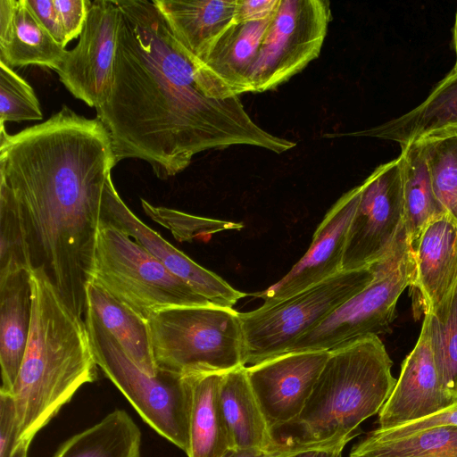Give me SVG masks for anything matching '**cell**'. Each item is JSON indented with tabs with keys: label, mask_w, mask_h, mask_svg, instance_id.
Masks as SVG:
<instances>
[{
	"label": "cell",
	"mask_w": 457,
	"mask_h": 457,
	"mask_svg": "<svg viewBox=\"0 0 457 457\" xmlns=\"http://www.w3.org/2000/svg\"><path fill=\"white\" fill-rule=\"evenodd\" d=\"M120 12L112 80L96 118L108 131L116 164L145 161L162 179L204 151L245 145L281 154L295 146L248 115L239 96L215 99L197 62L175 38L154 0H115Z\"/></svg>",
	"instance_id": "cell-1"
},
{
	"label": "cell",
	"mask_w": 457,
	"mask_h": 457,
	"mask_svg": "<svg viewBox=\"0 0 457 457\" xmlns=\"http://www.w3.org/2000/svg\"><path fill=\"white\" fill-rule=\"evenodd\" d=\"M115 165L103 123L67 105L14 135L0 129V190L20 211L32 270H42L80 318L87 312L103 192Z\"/></svg>",
	"instance_id": "cell-2"
},
{
	"label": "cell",
	"mask_w": 457,
	"mask_h": 457,
	"mask_svg": "<svg viewBox=\"0 0 457 457\" xmlns=\"http://www.w3.org/2000/svg\"><path fill=\"white\" fill-rule=\"evenodd\" d=\"M29 336L12 396L16 446L30 443L85 384L97 378V364L85 320L64 302L42 270L30 272Z\"/></svg>",
	"instance_id": "cell-3"
},
{
	"label": "cell",
	"mask_w": 457,
	"mask_h": 457,
	"mask_svg": "<svg viewBox=\"0 0 457 457\" xmlns=\"http://www.w3.org/2000/svg\"><path fill=\"white\" fill-rule=\"evenodd\" d=\"M392 366L378 336L329 351L302 412L286 426L296 428V436L280 446L354 437L358 427L378 414L390 396L396 383Z\"/></svg>",
	"instance_id": "cell-4"
},
{
	"label": "cell",
	"mask_w": 457,
	"mask_h": 457,
	"mask_svg": "<svg viewBox=\"0 0 457 457\" xmlns=\"http://www.w3.org/2000/svg\"><path fill=\"white\" fill-rule=\"evenodd\" d=\"M156 370L227 373L243 363L239 312L214 304L169 307L147 319Z\"/></svg>",
	"instance_id": "cell-5"
},
{
	"label": "cell",
	"mask_w": 457,
	"mask_h": 457,
	"mask_svg": "<svg viewBox=\"0 0 457 457\" xmlns=\"http://www.w3.org/2000/svg\"><path fill=\"white\" fill-rule=\"evenodd\" d=\"M90 281L146 320L169 307L212 304L125 232L102 220Z\"/></svg>",
	"instance_id": "cell-6"
},
{
	"label": "cell",
	"mask_w": 457,
	"mask_h": 457,
	"mask_svg": "<svg viewBox=\"0 0 457 457\" xmlns=\"http://www.w3.org/2000/svg\"><path fill=\"white\" fill-rule=\"evenodd\" d=\"M374 277L371 266L343 270L288 297L239 312L244 365H254L287 353L300 337L362 290Z\"/></svg>",
	"instance_id": "cell-7"
},
{
	"label": "cell",
	"mask_w": 457,
	"mask_h": 457,
	"mask_svg": "<svg viewBox=\"0 0 457 457\" xmlns=\"http://www.w3.org/2000/svg\"><path fill=\"white\" fill-rule=\"evenodd\" d=\"M98 367L124 395L142 420L186 453L189 451L191 387L186 375L141 370L117 340L91 316H85Z\"/></svg>",
	"instance_id": "cell-8"
},
{
	"label": "cell",
	"mask_w": 457,
	"mask_h": 457,
	"mask_svg": "<svg viewBox=\"0 0 457 457\" xmlns=\"http://www.w3.org/2000/svg\"><path fill=\"white\" fill-rule=\"evenodd\" d=\"M370 266L373 280L300 337L287 353L331 351L360 338L378 337L389 328L398 298L411 286L415 273L405 229L394 249Z\"/></svg>",
	"instance_id": "cell-9"
},
{
	"label": "cell",
	"mask_w": 457,
	"mask_h": 457,
	"mask_svg": "<svg viewBox=\"0 0 457 457\" xmlns=\"http://www.w3.org/2000/svg\"><path fill=\"white\" fill-rule=\"evenodd\" d=\"M331 19L324 0H280L249 75V93L276 88L321 50Z\"/></svg>",
	"instance_id": "cell-10"
},
{
	"label": "cell",
	"mask_w": 457,
	"mask_h": 457,
	"mask_svg": "<svg viewBox=\"0 0 457 457\" xmlns=\"http://www.w3.org/2000/svg\"><path fill=\"white\" fill-rule=\"evenodd\" d=\"M360 187L342 270L364 269L379 261L394 249L405 229L400 156L377 167Z\"/></svg>",
	"instance_id": "cell-11"
},
{
	"label": "cell",
	"mask_w": 457,
	"mask_h": 457,
	"mask_svg": "<svg viewBox=\"0 0 457 457\" xmlns=\"http://www.w3.org/2000/svg\"><path fill=\"white\" fill-rule=\"evenodd\" d=\"M120 20L115 0L92 1L79 43L56 71L76 98L96 109L106 101L111 88Z\"/></svg>",
	"instance_id": "cell-12"
},
{
	"label": "cell",
	"mask_w": 457,
	"mask_h": 457,
	"mask_svg": "<svg viewBox=\"0 0 457 457\" xmlns=\"http://www.w3.org/2000/svg\"><path fill=\"white\" fill-rule=\"evenodd\" d=\"M328 355L329 351L292 352L245 366L272 436L298 418Z\"/></svg>",
	"instance_id": "cell-13"
},
{
	"label": "cell",
	"mask_w": 457,
	"mask_h": 457,
	"mask_svg": "<svg viewBox=\"0 0 457 457\" xmlns=\"http://www.w3.org/2000/svg\"><path fill=\"white\" fill-rule=\"evenodd\" d=\"M101 220L125 232L212 304L232 308L245 294L232 287L217 274L200 266L145 224L119 195L112 177L104 188Z\"/></svg>",
	"instance_id": "cell-14"
},
{
	"label": "cell",
	"mask_w": 457,
	"mask_h": 457,
	"mask_svg": "<svg viewBox=\"0 0 457 457\" xmlns=\"http://www.w3.org/2000/svg\"><path fill=\"white\" fill-rule=\"evenodd\" d=\"M454 403L444 390L435 359L431 319L424 316L418 341L402 363L395 387L378 412V429H391L431 416Z\"/></svg>",
	"instance_id": "cell-15"
},
{
	"label": "cell",
	"mask_w": 457,
	"mask_h": 457,
	"mask_svg": "<svg viewBox=\"0 0 457 457\" xmlns=\"http://www.w3.org/2000/svg\"><path fill=\"white\" fill-rule=\"evenodd\" d=\"M360 185L345 193L328 211L303 256L278 282L257 294L264 303L295 295L342 270L348 229L359 199Z\"/></svg>",
	"instance_id": "cell-16"
},
{
	"label": "cell",
	"mask_w": 457,
	"mask_h": 457,
	"mask_svg": "<svg viewBox=\"0 0 457 457\" xmlns=\"http://www.w3.org/2000/svg\"><path fill=\"white\" fill-rule=\"evenodd\" d=\"M273 15L259 21L234 23L205 61L197 64L208 96L222 100L249 93L250 71Z\"/></svg>",
	"instance_id": "cell-17"
},
{
	"label": "cell",
	"mask_w": 457,
	"mask_h": 457,
	"mask_svg": "<svg viewBox=\"0 0 457 457\" xmlns=\"http://www.w3.org/2000/svg\"><path fill=\"white\" fill-rule=\"evenodd\" d=\"M411 287L418 291L424 314L433 312L457 282V221L445 213L423 230L412 250Z\"/></svg>",
	"instance_id": "cell-18"
},
{
	"label": "cell",
	"mask_w": 457,
	"mask_h": 457,
	"mask_svg": "<svg viewBox=\"0 0 457 457\" xmlns=\"http://www.w3.org/2000/svg\"><path fill=\"white\" fill-rule=\"evenodd\" d=\"M67 52L46 30L27 0H0V62L11 68L38 65L56 71Z\"/></svg>",
	"instance_id": "cell-19"
},
{
	"label": "cell",
	"mask_w": 457,
	"mask_h": 457,
	"mask_svg": "<svg viewBox=\"0 0 457 457\" xmlns=\"http://www.w3.org/2000/svg\"><path fill=\"white\" fill-rule=\"evenodd\" d=\"M179 43L198 62L234 22L237 0H154Z\"/></svg>",
	"instance_id": "cell-20"
},
{
	"label": "cell",
	"mask_w": 457,
	"mask_h": 457,
	"mask_svg": "<svg viewBox=\"0 0 457 457\" xmlns=\"http://www.w3.org/2000/svg\"><path fill=\"white\" fill-rule=\"evenodd\" d=\"M445 130H457V72H450L420 104L402 116L365 130L326 137H371L402 145Z\"/></svg>",
	"instance_id": "cell-21"
},
{
	"label": "cell",
	"mask_w": 457,
	"mask_h": 457,
	"mask_svg": "<svg viewBox=\"0 0 457 457\" xmlns=\"http://www.w3.org/2000/svg\"><path fill=\"white\" fill-rule=\"evenodd\" d=\"M30 272L0 280V392L12 395L25 354L32 314Z\"/></svg>",
	"instance_id": "cell-22"
},
{
	"label": "cell",
	"mask_w": 457,
	"mask_h": 457,
	"mask_svg": "<svg viewBox=\"0 0 457 457\" xmlns=\"http://www.w3.org/2000/svg\"><path fill=\"white\" fill-rule=\"evenodd\" d=\"M86 303V315L107 330L141 370L155 376L147 320L94 281L87 286Z\"/></svg>",
	"instance_id": "cell-23"
},
{
	"label": "cell",
	"mask_w": 457,
	"mask_h": 457,
	"mask_svg": "<svg viewBox=\"0 0 457 457\" xmlns=\"http://www.w3.org/2000/svg\"><path fill=\"white\" fill-rule=\"evenodd\" d=\"M223 374L186 375L191 387L187 457H220L231 448L220 396Z\"/></svg>",
	"instance_id": "cell-24"
},
{
	"label": "cell",
	"mask_w": 457,
	"mask_h": 457,
	"mask_svg": "<svg viewBox=\"0 0 457 457\" xmlns=\"http://www.w3.org/2000/svg\"><path fill=\"white\" fill-rule=\"evenodd\" d=\"M220 396L231 448H277L245 366L223 374Z\"/></svg>",
	"instance_id": "cell-25"
},
{
	"label": "cell",
	"mask_w": 457,
	"mask_h": 457,
	"mask_svg": "<svg viewBox=\"0 0 457 457\" xmlns=\"http://www.w3.org/2000/svg\"><path fill=\"white\" fill-rule=\"evenodd\" d=\"M141 431L126 411L116 409L67 439L54 457H141Z\"/></svg>",
	"instance_id": "cell-26"
},
{
	"label": "cell",
	"mask_w": 457,
	"mask_h": 457,
	"mask_svg": "<svg viewBox=\"0 0 457 457\" xmlns=\"http://www.w3.org/2000/svg\"><path fill=\"white\" fill-rule=\"evenodd\" d=\"M401 146L404 226L413 250L428 223L445 212L435 195L420 143L412 141Z\"/></svg>",
	"instance_id": "cell-27"
},
{
	"label": "cell",
	"mask_w": 457,
	"mask_h": 457,
	"mask_svg": "<svg viewBox=\"0 0 457 457\" xmlns=\"http://www.w3.org/2000/svg\"><path fill=\"white\" fill-rule=\"evenodd\" d=\"M349 457H457V427L428 428L401 436L374 429L353 445Z\"/></svg>",
	"instance_id": "cell-28"
},
{
	"label": "cell",
	"mask_w": 457,
	"mask_h": 457,
	"mask_svg": "<svg viewBox=\"0 0 457 457\" xmlns=\"http://www.w3.org/2000/svg\"><path fill=\"white\" fill-rule=\"evenodd\" d=\"M428 167L435 195L445 213L457 221V130L417 140Z\"/></svg>",
	"instance_id": "cell-29"
},
{
	"label": "cell",
	"mask_w": 457,
	"mask_h": 457,
	"mask_svg": "<svg viewBox=\"0 0 457 457\" xmlns=\"http://www.w3.org/2000/svg\"><path fill=\"white\" fill-rule=\"evenodd\" d=\"M434 354L445 392L457 403V282L431 312ZM426 314V313H425Z\"/></svg>",
	"instance_id": "cell-30"
},
{
	"label": "cell",
	"mask_w": 457,
	"mask_h": 457,
	"mask_svg": "<svg viewBox=\"0 0 457 457\" xmlns=\"http://www.w3.org/2000/svg\"><path fill=\"white\" fill-rule=\"evenodd\" d=\"M23 270H32L24 222L14 201L0 190V280Z\"/></svg>",
	"instance_id": "cell-31"
},
{
	"label": "cell",
	"mask_w": 457,
	"mask_h": 457,
	"mask_svg": "<svg viewBox=\"0 0 457 457\" xmlns=\"http://www.w3.org/2000/svg\"><path fill=\"white\" fill-rule=\"evenodd\" d=\"M42 119L40 104L31 86L0 62V129L8 121Z\"/></svg>",
	"instance_id": "cell-32"
},
{
	"label": "cell",
	"mask_w": 457,
	"mask_h": 457,
	"mask_svg": "<svg viewBox=\"0 0 457 457\" xmlns=\"http://www.w3.org/2000/svg\"><path fill=\"white\" fill-rule=\"evenodd\" d=\"M140 201L146 215L170 229L179 241H191L198 236L242 228L241 223L199 217L166 207L154 206L145 199Z\"/></svg>",
	"instance_id": "cell-33"
},
{
	"label": "cell",
	"mask_w": 457,
	"mask_h": 457,
	"mask_svg": "<svg viewBox=\"0 0 457 457\" xmlns=\"http://www.w3.org/2000/svg\"><path fill=\"white\" fill-rule=\"evenodd\" d=\"M67 43L79 37L86 23L92 1L54 0Z\"/></svg>",
	"instance_id": "cell-34"
},
{
	"label": "cell",
	"mask_w": 457,
	"mask_h": 457,
	"mask_svg": "<svg viewBox=\"0 0 457 457\" xmlns=\"http://www.w3.org/2000/svg\"><path fill=\"white\" fill-rule=\"evenodd\" d=\"M17 416L12 395L0 392V457H11L16 448Z\"/></svg>",
	"instance_id": "cell-35"
},
{
	"label": "cell",
	"mask_w": 457,
	"mask_h": 457,
	"mask_svg": "<svg viewBox=\"0 0 457 457\" xmlns=\"http://www.w3.org/2000/svg\"><path fill=\"white\" fill-rule=\"evenodd\" d=\"M444 426L457 427V403L424 419L391 429L383 430L376 428V430L386 436H401L421 429Z\"/></svg>",
	"instance_id": "cell-36"
},
{
	"label": "cell",
	"mask_w": 457,
	"mask_h": 457,
	"mask_svg": "<svg viewBox=\"0 0 457 457\" xmlns=\"http://www.w3.org/2000/svg\"><path fill=\"white\" fill-rule=\"evenodd\" d=\"M351 439L278 446L276 457H340Z\"/></svg>",
	"instance_id": "cell-37"
},
{
	"label": "cell",
	"mask_w": 457,
	"mask_h": 457,
	"mask_svg": "<svg viewBox=\"0 0 457 457\" xmlns=\"http://www.w3.org/2000/svg\"><path fill=\"white\" fill-rule=\"evenodd\" d=\"M27 1L46 30L59 45L65 47L68 43L54 0Z\"/></svg>",
	"instance_id": "cell-38"
},
{
	"label": "cell",
	"mask_w": 457,
	"mask_h": 457,
	"mask_svg": "<svg viewBox=\"0 0 457 457\" xmlns=\"http://www.w3.org/2000/svg\"><path fill=\"white\" fill-rule=\"evenodd\" d=\"M280 0H237L234 22L259 21L271 17Z\"/></svg>",
	"instance_id": "cell-39"
},
{
	"label": "cell",
	"mask_w": 457,
	"mask_h": 457,
	"mask_svg": "<svg viewBox=\"0 0 457 457\" xmlns=\"http://www.w3.org/2000/svg\"><path fill=\"white\" fill-rule=\"evenodd\" d=\"M276 449L263 448H230L220 457H276Z\"/></svg>",
	"instance_id": "cell-40"
},
{
	"label": "cell",
	"mask_w": 457,
	"mask_h": 457,
	"mask_svg": "<svg viewBox=\"0 0 457 457\" xmlns=\"http://www.w3.org/2000/svg\"><path fill=\"white\" fill-rule=\"evenodd\" d=\"M29 442H24L16 446L11 457H28V451L29 446Z\"/></svg>",
	"instance_id": "cell-41"
},
{
	"label": "cell",
	"mask_w": 457,
	"mask_h": 457,
	"mask_svg": "<svg viewBox=\"0 0 457 457\" xmlns=\"http://www.w3.org/2000/svg\"><path fill=\"white\" fill-rule=\"evenodd\" d=\"M453 46H454V50H455L456 61H455V64L451 72H457V11H456L455 22H454V27H453Z\"/></svg>",
	"instance_id": "cell-42"
},
{
	"label": "cell",
	"mask_w": 457,
	"mask_h": 457,
	"mask_svg": "<svg viewBox=\"0 0 457 457\" xmlns=\"http://www.w3.org/2000/svg\"><path fill=\"white\" fill-rule=\"evenodd\" d=\"M340 457H342V455Z\"/></svg>",
	"instance_id": "cell-43"
}]
</instances>
